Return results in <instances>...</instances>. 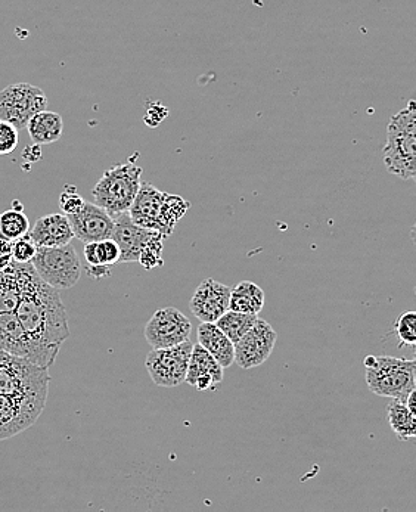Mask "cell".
<instances>
[{
    "label": "cell",
    "mask_w": 416,
    "mask_h": 512,
    "mask_svg": "<svg viewBox=\"0 0 416 512\" xmlns=\"http://www.w3.org/2000/svg\"><path fill=\"white\" fill-rule=\"evenodd\" d=\"M15 263L20 275V302L15 315L36 343L61 349L70 337L67 312L57 288L40 279L31 263Z\"/></svg>",
    "instance_id": "obj_1"
},
{
    "label": "cell",
    "mask_w": 416,
    "mask_h": 512,
    "mask_svg": "<svg viewBox=\"0 0 416 512\" xmlns=\"http://www.w3.org/2000/svg\"><path fill=\"white\" fill-rule=\"evenodd\" d=\"M49 381L48 368L0 352V394L37 418L42 415L48 400Z\"/></svg>",
    "instance_id": "obj_2"
},
{
    "label": "cell",
    "mask_w": 416,
    "mask_h": 512,
    "mask_svg": "<svg viewBox=\"0 0 416 512\" xmlns=\"http://www.w3.org/2000/svg\"><path fill=\"white\" fill-rule=\"evenodd\" d=\"M416 107L409 101L405 110L391 117L383 150L388 173L412 181L416 176Z\"/></svg>",
    "instance_id": "obj_3"
},
{
    "label": "cell",
    "mask_w": 416,
    "mask_h": 512,
    "mask_svg": "<svg viewBox=\"0 0 416 512\" xmlns=\"http://www.w3.org/2000/svg\"><path fill=\"white\" fill-rule=\"evenodd\" d=\"M366 383L372 393L405 402L416 389L414 359L393 356H368L365 359Z\"/></svg>",
    "instance_id": "obj_4"
},
{
    "label": "cell",
    "mask_w": 416,
    "mask_h": 512,
    "mask_svg": "<svg viewBox=\"0 0 416 512\" xmlns=\"http://www.w3.org/2000/svg\"><path fill=\"white\" fill-rule=\"evenodd\" d=\"M141 176V167L133 161L111 167L93 188V201L110 216L126 213L138 194Z\"/></svg>",
    "instance_id": "obj_5"
},
{
    "label": "cell",
    "mask_w": 416,
    "mask_h": 512,
    "mask_svg": "<svg viewBox=\"0 0 416 512\" xmlns=\"http://www.w3.org/2000/svg\"><path fill=\"white\" fill-rule=\"evenodd\" d=\"M31 265L42 281L57 290L73 288L82 276V263L71 242L60 247H37Z\"/></svg>",
    "instance_id": "obj_6"
},
{
    "label": "cell",
    "mask_w": 416,
    "mask_h": 512,
    "mask_svg": "<svg viewBox=\"0 0 416 512\" xmlns=\"http://www.w3.org/2000/svg\"><path fill=\"white\" fill-rule=\"evenodd\" d=\"M0 352L26 359L42 368H51L60 349L36 343L24 331L15 312L0 313Z\"/></svg>",
    "instance_id": "obj_7"
},
{
    "label": "cell",
    "mask_w": 416,
    "mask_h": 512,
    "mask_svg": "<svg viewBox=\"0 0 416 512\" xmlns=\"http://www.w3.org/2000/svg\"><path fill=\"white\" fill-rule=\"evenodd\" d=\"M48 108L45 92L29 83H15L0 92V120L26 129L31 117Z\"/></svg>",
    "instance_id": "obj_8"
},
{
    "label": "cell",
    "mask_w": 416,
    "mask_h": 512,
    "mask_svg": "<svg viewBox=\"0 0 416 512\" xmlns=\"http://www.w3.org/2000/svg\"><path fill=\"white\" fill-rule=\"evenodd\" d=\"M192 347L194 344L188 340L169 349H152L145 359V366L151 380L157 386L166 387V389L185 383Z\"/></svg>",
    "instance_id": "obj_9"
},
{
    "label": "cell",
    "mask_w": 416,
    "mask_h": 512,
    "mask_svg": "<svg viewBox=\"0 0 416 512\" xmlns=\"http://www.w3.org/2000/svg\"><path fill=\"white\" fill-rule=\"evenodd\" d=\"M192 324L175 307L157 310L145 325V338L154 349H169L189 340Z\"/></svg>",
    "instance_id": "obj_10"
},
{
    "label": "cell",
    "mask_w": 416,
    "mask_h": 512,
    "mask_svg": "<svg viewBox=\"0 0 416 512\" xmlns=\"http://www.w3.org/2000/svg\"><path fill=\"white\" fill-rule=\"evenodd\" d=\"M278 334L265 319H257L256 324L234 343L235 363L242 369H253L263 365L273 349Z\"/></svg>",
    "instance_id": "obj_11"
},
{
    "label": "cell",
    "mask_w": 416,
    "mask_h": 512,
    "mask_svg": "<svg viewBox=\"0 0 416 512\" xmlns=\"http://www.w3.org/2000/svg\"><path fill=\"white\" fill-rule=\"evenodd\" d=\"M67 217L74 237L80 241H104L113 235L114 217L95 203L85 201L82 210Z\"/></svg>",
    "instance_id": "obj_12"
},
{
    "label": "cell",
    "mask_w": 416,
    "mask_h": 512,
    "mask_svg": "<svg viewBox=\"0 0 416 512\" xmlns=\"http://www.w3.org/2000/svg\"><path fill=\"white\" fill-rule=\"evenodd\" d=\"M229 299L231 288L208 278L198 285L189 307L201 322L214 324L229 309Z\"/></svg>",
    "instance_id": "obj_13"
},
{
    "label": "cell",
    "mask_w": 416,
    "mask_h": 512,
    "mask_svg": "<svg viewBox=\"0 0 416 512\" xmlns=\"http://www.w3.org/2000/svg\"><path fill=\"white\" fill-rule=\"evenodd\" d=\"M157 231L142 228L130 219L129 213H120L114 216V229L111 240L116 241L120 248L119 263L139 262L142 250Z\"/></svg>",
    "instance_id": "obj_14"
},
{
    "label": "cell",
    "mask_w": 416,
    "mask_h": 512,
    "mask_svg": "<svg viewBox=\"0 0 416 512\" xmlns=\"http://www.w3.org/2000/svg\"><path fill=\"white\" fill-rule=\"evenodd\" d=\"M223 366L200 344L192 347L185 383L197 390H211L223 381Z\"/></svg>",
    "instance_id": "obj_15"
},
{
    "label": "cell",
    "mask_w": 416,
    "mask_h": 512,
    "mask_svg": "<svg viewBox=\"0 0 416 512\" xmlns=\"http://www.w3.org/2000/svg\"><path fill=\"white\" fill-rule=\"evenodd\" d=\"M166 192L158 191L149 182H141L138 194L130 206V219L142 228L160 232L161 206H163Z\"/></svg>",
    "instance_id": "obj_16"
},
{
    "label": "cell",
    "mask_w": 416,
    "mask_h": 512,
    "mask_svg": "<svg viewBox=\"0 0 416 512\" xmlns=\"http://www.w3.org/2000/svg\"><path fill=\"white\" fill-rule=\"evenodd\" d=\"M29 235L37 247H60L70 244L74 238L68 217L58 213L40 217L30 228Z\"/></svg>",
    "instance_id": "obj_17"
},
{
    "label": "cell",
    "mask_w": 416,
    "mask_h": 512,
    "mask_svg": "<svg viewBox=\"0 0 416 512\" xmlns=\"http://www.w3.org/2000/svg\"><path fill=\"white\" fill-rule=\"evenodd\" d=\"M198 344L216 359L223 368H229L235 363L234 343L219 330L216 324L201 322L198 327Z\"/></svg>",
    "instance_id": "obj_18"
},
{
    "label": "cell",
    "mask_w": 416,
    "mask_h": 512,
    "mask_svg": "<svg viewBox=\"0 0 416 512\" xmlns=\"http://www.w3.org/2000/svg\"><path fill=\"white\" fill-rule=\"evenodd\" d=\"M36 421V415L0 394V442L23 433Z\"/></svg>",
    "instance_id": "obj_19"
},
{
    "label": "cell",
    "mask_w": 416,
    "mask_h": 512,
    "mask_svg": "<svg viewBox=\"0 0 416 512\" xmlns=\"http://www.w3.org/2000/svg\"><path fill=\"white\" fill-rule=\"evenodd\" d=\"M27 130L31 141L36 145H49L60 141L62 130H64V121L58 113L54 111H40L36 116L31 117L27 123Z\"/></svg>",
    "instance_id": "obj_20"
},
{
    "label": "cell",
    "mask_w": 416,
    "mask_h": 512,
    "mask_svg": "<svg viewBox=\"0 0 416 512\" xmlns=\"http://www.w3.org/2000/svg\"><path fill=\"white\" fill-rule=\"evenodd\" d=\"M263 306H265V293L254 282L242 281L237 287L232 288L229 309L235 310V312L259 315Z\"/></svg>",
    "instance_id": "obj_21"
},
{
    "label": "cell",
    "mask_w": 416,
    "mask_h": 512,
    "mask_svg": "<svg viewBox=\"0 0 416 512\" xmlns=\"http://www.w3.org/2000/svg\"><path fill=\"white\" fill-rule=\"evenodd\" d=\"M387 418L391 430L400 440H412L416 437V415L405 402L394 400L387 408Z\"/></svg>",
    "instance_id": "obj_22"
},
{
    "label": "cell",
    "mask_w": 416,
    "mask_h": 512,
    "mask_svg": "<svg viewBox=\"0 0 416 512\" xmlns=\"http://www.w3.org/2000/svg\"><path fill=\"white\" fill-rule=\"evenodd\" d=\"M30 220L23 211L18 201H15L11 210L0 214V238L15 242L20 240L24 235L29 234Z\"/></svg>",
    "instance_id": "obj_23"
},
{
    "label": "cell",
    "mask_w": 416,
    "mask_h": 512,
    "mask_svg": "<svg viewBox=\"0 0 416 512\" xmlns=\"http://www.w3.org/2000/svg\"><path fill=\"white\" fill-rule=\"evenodd\" d=\"M20 275L14 260L6 271L0 272V313H11L20 302Z\"/></svg>",
    "instance_id": "obj_24"
},
{
    "label": "cell",
    "mask_w": 416,
    "mask_h": 512,
    "mask_svg": "<svg viewBox=\"0 0 416 512\" xmlns=\"http://www.w3.org/2000/svg\"><path fill=\"white\" fill-rule=\"evenodd\" d=\"M257 319H259L257 315L235 312V310L228 309L214 324L219 327V330L222 331L232 343H237L239 338L256 324Z\"/></svg>",
    "instance_id": "obj_25"
},
{
    "label": "cell",
    "mask_w": 416,
    "mask_h": 512,
    "mask_svg": "<svg viewBox=\"0 0 416 512\" xmlns=\"http://www.w3.org/2000/svg\"><path fill=\"white\" fill-rule=\"evenodd\" d=\"M191 204L183 200L179 195L166 194L163 206H161L160 234L164 238L170 237L175 231L176 225L180 222Z\"/></svg>",
    "instance_id": "obj_26"
},
{
    "label": "cell",
    "mask_w": 416,
    "mask_h": 512,
    "mask_svg": "<svg viewBox=\"0 0 416 512\" xmlns=\"http://www.w3.org/2000/svg\"><path fill=\"white\" fill-rule=\"evenodd\" d=\"M85 259L88 266H107L113 268L119 263L120 248L116 241L108 240L86 242Z\"/></svg>",
    "instance_id": "obj_27"
},
{
    "label": "cell",
    "mask_w": 416,
    "mask_h": 512,
    "mask_svg": "<svg viewBox=\"0 0 416 512\" xmlns=\"http://www.w3.org/2000/svg\"><path fill=\"white\" fill-rule=\"evenodd\" d=\"M166 238L157 232L151 240L148 241V244L145 245L144 250H142L141 256H139V262L145 269L151 271V269L161 268L164 265L163 260V241Z\"/></svg>",
    "instance_id": "obj_28"
},
{
    "label": "cell",
    "mask_w": 416,
    "mask_h": 512,
    "mask_svg": "<svg viewBox=\"0 0 416 512\" xmlns=\"http://www.w3.org/2000/svg\"><path fill=\"white\" fill-rule=\"evenodd\" d=\"M397 337L400 340V346H415L416 344V313L408 312L400 315L396 322Z\"/></svg>",
    "instance_id": "obj_29"
},
{
    "label": "cell",
    "mask_w": 416,
    "mask_h": 512,
    "mask_svg": "<svg viewBox=\"0 0 416 512\" xmlns=\"http://www.w3.org/2000/svg\"><path fill=\"white\" fill-rule=\"evenodd\" d=\"M36 251L37 245L31 240L30 235H24L12 245V260L17 263H31Z\"/></svg>",
    "instance_id": "obj_30"
},
{
    "label": "cell",
    "mask_w": 416,
    "mask_h": 512,
    "mask_svg": "<svg viewBox=\"0 0 416 512\" xmlns=\"http://www.w3.org/2000/svg\"><path fill=\"white\" fill-rule=\"evenodd\" d=\"M18 129L8 121L0 120V155H8L17 150Z\"/></svg>",
    "instance_id": "obj_31"
},
{
    "label": "cell",
    "mask_w": 416,
    "mask_h": 512,
    "mask_svg": "<svg viewBox=\"0 0 416 512\" xmlns=\"http://www.w3.org/2000/svg\"><path fill=\"white\" fill-rule=\"evenodd\" d=\"M83 204H85V200L77 194L74 186H67L65 191L62 192L60 197V207L61 210L64 211L65 216H70V214H74L77 213V211L82 210Z\"/></svg>",
    "instance_id": "obj_32"
},
{
    "label": "cell",
    "mask_w": 416,
    "mask_h": 512,
    "mask_svg": "<svg viewBox=\"0 0 416 512\" xmlns=\"http://www.w3.org/2000/svg\"><path fill=\"white\" fill-rule=\"evenodd\" d=\"M88 273L95 279L107 278L111 275V268H107V266H88Z\"/></svg>",
    "instance_id": "obj_33"
},
{
    "label": "cell",
    "mask_w": 416,
    "mask_h": 512,
    "mask_svg": "<svg viewBox=\"0 0 416 512\" xmlns=\"http://www.w3.org/2000/svg\"><path fill=\"white\" fill-rule=\"evenodd\" d=\"M11 254H0V272L6 271L11 266Z\"/></svg>",
    "instance_id": "obj_34"
},
{
    "label": "cell",
    "mask_w": 416,
    "mask_h": 512,
    "mask_svg": "<svg viewBox=\"0 0 416 512\" xmlns=\"http://www.w3.org/2000/svg\"><path fill=\"white\" fill-rule=\"evenodd\" d=\"M12 245H14V242L3 240V238H0V254H11Z\"/></svg>",
    "instance_id": "obj_35"
}]
</instances>
